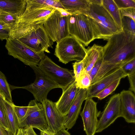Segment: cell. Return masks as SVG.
Masks as SVG:
<instances>
[{
    "label": "cell",
    "instance_id": "ab89813d",
    "mask_svg": "<svg viewBox=\"0 0 135 135\" xmlns=\"http://www.w3.org/2000/svg\"><path fill=\"white\" fill-rule=\"evenodd\" d=\"M0 135H12L11 133L5 129L0 124Z\"/></svg>",
    "mask_w": 135,
    "mask_h": 135
},
{
    "label": "cell",
    "instance_id": "74e56055",
    "mask_svg": "<svg viewBox=\"0 0 135 135\" xmlns=\"http://www.w3.org/2000/svg\"><path fill=\"white\" fill-rule=\"evenodd\" d=\"M130 83L129 90L135 93V72L127 76Z\"/></svg>",
    "mask_w": 135,
    "mask_h": 135
},
{
    "label": "cell",
    "instance_id": "603a6c76",
    "mask_svg": "<svg viewBox=\"0 0 135 135\" xmlns=\"http://www.w3.org/2000/svg\"><path fill=\"white\" fill-rule=\"evenodd\" d=\"M13 104L5 99L4 108L9 131L12 135H16L20 127L18 120L13 109Z\"/></svg>",
    "mask_w": 135,
    "mask_h": 135
},
{
    "label": "cell",
    "instance_id": "83f0119b",
    "mask_svg": "<svg viewBox=\"0 0 135 135\" xmlns=\"http://www.w3.org/2000/svg\"><path fill=\"white\" fill-rule=\"evenodd\" d=\"M121 79L115 80L110 85L98 93L95 97L99 100L104 99L111 94L116 89L119 84Z\"/></svg>",
    "mask_w": 135,
    "mask_h": 135
},
{
    "label": "cell",
    "instance_id": "9a60e30c",
    "mask_svg": "<svg viewBox=\"0 0 135 135\" xmlns=\"http://www.w3.org/2000/svg\"><path fill=\"white\" fill-rule=\"evenodd\" d=\"M119 94L120 117L128 123H135V96L132 91L123 90Z\"/></svg>",
    "mask_w": 135,
    "mask_h": 135
},
{
    "label": "cell",
    "instance_id": "9c48e42d",
    "mask_svg": "<svg viewBox=\"0 0 135 135\" xmlns=\"http://www.w3.org/2000/svg\"><path fill=\"white\" fill-rule=\"evenodd\" d=\"M25 116L19 123L20 128L31 127L46 131L48 124L43 105L35 100H31Z\"/></svg>",
    "mask_w": 135,
    "mask_h": 135
},
{
    "label": "cell",
    "instance_id": "7a4b0ae2",
    "mask_svg": "<svg viewBox=\"0 0 135 135\" xmlns=\"http://www.w3.org/2000/svg\"><path fill=\"white\" fill-rule=\"evenodd\" d=\"M43 23L34 24L21 28L10 34L9 37L18 39L36 52L50 53L49 48H53V42L45 30Z\"/></svg>",
    "mask_w": 135,
    "mask_h": 135
},
{
    "label": "cell",
    "instance_id": "ffe728a7",
    "mask_svg": "<svg viewBox=\"0 0 135 135\" xmlns=\"http://www.w3.org/2000/svg\"><path fill=\"white\" fill-rule=\"evenodd\" d=\"M86 49V54L83 59L84 66L82 74L90 73L95 63L102 57L103 52V47L95 44Z\"/></svg>",
    "mask_w": 135,
    "mask_h": 135
},
{
    "label": "cell",
    "instance_id": "d6986e66",
    "mask_svg": "<svg viewBox=\"0 0 135 135\" xmlns=\"http://www.w3.org/2000/svg\"><path fill=\"white\" fill-rule=\"evenodd\" d=\"M102 62L101 57L96 62L89 74L91 79V84L124 65L104 64L102 63Z\"/></svg>",
    "mask_w": 135,
    "mask_h": 135
},
{
    "label": "cell",
    "instance_id": "30bf717a",
    "mask_svg": "<svg viewBox=\"0 0 135 135\" xmlns=\"http://www.w3.org/2000/svg\"><path fill=\"white\" fill-rule=\"evenodd\" d=\"M43 26L53 42L59 41L70 35L68 29V16H62L57 9L44 22Z\"/></svg>",
    "mask_w": 135,
    "mask_h": 135
},
{
    "label": "cell",
    "instance_id": "e575fe53",
    "mask_svg": "<svg viewBox=\"0 0 135 135\" xmlns=\"http://www.w3.org/2000/svg\"><path fill=\"white\" fill-rule=\"evenodd\" d=\"M10 28L5 23L0 21V40H6L9 37Z\"/></svg>",
    "mask_w": 135,
    "mask_h": 135
},
{
    "label": "cell",
    "instance_id": "8992f818",
    "mask_svg": "<svg viewBox=\"0 0 135 135\" xmlns=\"http://www.w3.org/2000/svg\"><path fill=\"white\" fill-rule=\"evenodd\" d=\"M37 66L45 75L57 84L62 90L75 81L73 72L57 65L46 55Z\"/></svg>",
    "mask_w": 135,
    "mask_h": 135
},
{
    "label": "cell",
    "instance_id": "5b68a950",
    "mask_svg": "<svg viewBox=\"0 0 135 135\" xmlns=\"http://www.w3.org/2000/svg\"><path fill=\"white\" fill-rule=\"evenodd\" d=\"M68 18V29L70 36L76 38L85 46L95 39L92 25L85 15L71 14Z\"/></svg>",
    "mask_w": 135,
    "mask_h": 135
},
{
    "label": "cell",
    "instance_id": "e0dca14e",
    "mask_svg": "<svg viewBox=\"0 0 135 135\" xmlns=\"http://www.w3.org/2000/svg\"><path fill=\"white\" fill-rule=\"evenodd\" d=\"M79 89L75 81L62 90L61 96L57 101L55 102L57 109L62 116H66L67 115L76 98Z\"/></svg>",
    "mask_w": 135,
    "mask_h": 135
},
{
    "label": "cell",
    "instance_id": "4fadbf2b",
    "mask_svg": "<svg viewBox=\"0 0 135 135\" xmlns=\"http://www.w3.org/2000/svg\"><path fill=\"white\" fill-rule=\"evenodd\" d=\"M41 103L43 106L48 124L46 131L54 135L59 130L66 129L64 122L66 116H63L60 114L55 102L47 99Z\"/></svg>",
    "mask_w": 135,
    "mask_h": 135
},
{
    "label": "cell",
    "instance_id": "d4e9b609",
    "mask_svg": "<svg viewBox=\"0 0 135 135\" xmlns=\"http://www.w3.org/2000/svg\"><path fill=\"white\" fill-rule=\"evenodd\" d=\"M102 5L110 14L117 25L122 29L120 10L114 0H102Z\"/></svg>",
    "mask_w": 135,
    "mask_h": 135
},
{
    "label": "cell",
    "instance_id": "bcb514c9",
    "mask_svg": "<svg viewBox=\"0 0 135 135\" xmlns=\"http://www.w3.org/2000/svg\"></svg>",
    "mask_w": 135,
    "mask_h": 135
},
{
    "label": "cell",
    "instance_id": "8d00e7d4",
    "mask_svg": "<svg viewBox=\"0 0 135 135\" xmlns=\"http://www.w3.org/2000/svg\"><path fill=\"white\" fill-rule=\"evenodd\" d=\"M119 10L121 18L123 16H127L135 21V8L121 9Z\"/></svg>",
    "mask_w": 135,
    "mask_h": 135
},
{
    "label": "cell",
    "instance_id": "484cf974",
    "mask_svg": "<svg viewBox=\"0 0 135 135\" xmlns=\"http://www.w3.org/2000/svg\"><path fill=\"white\" fill-rule=\"evenodd\" d=\"M0 93L8 101L13 103L12 99L11 91L4 74L0 71Z\"/></svg>",
    "mask_w": 135,
    "mask_h": 135
},
{
    "label": "cell",
    "instance_id": "cb8c5ba5",
    "mask_svg": "<svg viewBox=\"0 0 135 135\" xmlns=\"http://www.w3.org/2000/svg\"><path fill=\"white\" fill-rule=\"evenodd\" d=\"M48 7L64 9L60 0H27L26 9H36Z\"/></svg>",
    "mask_w": 135,
    "mask_h": 135
},
{
    "label": "cell",
    "instance_id": "ee69618b",
    "mask_svg": "<svg viewBox=\"0 0 135 135\" xmlns=\"http://www.w3.org/2000/svg\"><path fill=\"white\" fill-rule=\"evenodd\" d=\"M89 3L94 4L102 5V0H88Z\"/></svg>",
    "mask_w": 135,
    "mask_h": 135
},
{
    "label": "cell",
    "instance_id": "3957f363",
    "mask_svg": "<svg viewBox=\"0 0 135 135\" xmlns=\"http://www.w3.org/2000/svg\"><path fill=\"white\" fill-rule=\"evenodd\" d=\"M84 14L87 16L92 25L95 39L108 40L123 30L102 5L90 3L89 10Z\"/></svg>",
    "mask_w": 135,
    "mask_h": 135
},
{
    "label": "cell",
    "instance_id": "d590c367",
    "mask_svg": "<svg viewBox=\"0 0 135 135\" xmlns=\"http://www.w3.org/2000/svg\"><path fill=\"white\" fill-rule=\"evenodd\" d=\"M13 106L19 123L21 120L25 115L28 107L18 106L15 105L14 104L13 105Z\"/></svg>",
    "mask_w": 135,
    "mask_h": 135
},
{
    "label": "cell",
    "instance_id": "6da1fadb",
    "mask_svg": "<svg viewBox=\"0 0 135 135\" xmlns=\"http://www.w3.org/2000/svg\"><path fill=\"white\" fill-rule=\"evenodd\" d=\"M107 41L103 47L102 63L123 65L135 58V36L122 30Z\"/></svg>",
    "mask_w": 135,
    "mask_h": 135
},
{
    "label": "cell",
    "instance_id": "7bdbcfd3",
    "mask_svg": "<svg viewBox=\"0 0 135 135\" xmlns=\"http://www.w3.org/2000/svg\"><path fill=\"white\" fill-rule=\"evenodd\" d=\"M16 135H27L25 128H19L17 130Z\"/></svg>",
    "mask_w": 135,
    "mask_h": 135
},
{
    "label": "cell",
    "instance_id": "7c38bea8",
    "mask_svg": "<svg viewBox=\"0 0 135 135\" xmlns=\"http://www.w3.org/2000/svg\"><path fill=\"white\" fill-rule=\"evenodd\" d=\"M120 102L119 94L111 97L102 113L98 120L96 133L102 132L120 117Z\"/></svg>",
    "mask_w": 135,
    "mask_h": 135
},
{
    "label": "cell",
    "instance_id": "52a82bcc",
    "mask_svg": "<svg viewBox=\"0 0 135 135\" xmlns=\"http://www.w3.org/2000/svg\"><path fill=\"white\" fill-rule=\"evenodd\" d=\"M36 75L33 83L27 86L18 87L9 85L11 90L21 88L25 89L33 95L35 100L42 103L47 99L49 92L53 89L60 88L54 81L45 75L37 66H31Z\"/></svg>",
    "mask_w": 135,
    "mask_h": 135
},
{
    "label": "cell",
    "instance_id": "d6a6232c",
    "mask_svg": "<svg viewBox=\"0 0 135 135\" xmlns=\"http://www.w3.org/2000/svg\"><path fill=\"white\" fill-rule=\"evenodd\" d=\"M119 9L135 8V0H114Z\"/></svg>",
    "mask_w": 135,
    "mask_h": 135
},
{
    "label": "cell",
    "instance_id": "1f68e13d",
    "mask_svg": "<svg viewBox=\"0 0 135 135\" xmlns=\"http://www.w3.org/2000/svg\"><path fill=\"white\" fill-rule=\"evenodd\" d=\"M72 64L75 81H76L80 77L83 72L84 66V62L83 60L80 61H76Z\"/></svg>",
    "mask_w": 135,
    "mask_h": 135
},
{
    "label": "cell",
    "instance_id": "f546056e",
    "mask_svg": "<svg viewBox=\"0 0 135 135\" xmlns=\"http://www.w3.org/2000/svg\"><path fill=\"white\" fill-rule=\"evenodd\" d=\"M79 89H87L91 84V79L89 74H84L76 81Z\"/></svg>",
    "mask_w": 135,
    "mask_h": 135
},
{
    "label": "cell",
    "instance_id": "7402d4cb",
    "mask_svg": "<svg viewBox=\"0 0 135 135\" xmlns=\"http://www.w3.org/2000/svg\"><path fill=\"white\" fill-rule=\"evenodd\" d=\"M64 9L71 14H85L89 9L88 0H60Z\"/></svg>",
    "mask_w": 135,
    "mask_h": 135
},
{
    "label": "cell",
    "instance_id": "5bb4252c",
    "mask_svg": "<svg viewBox=\"0 0 135 135\" xmlns=\"http://www.w3.org/2000/svg\"><path fill=\"white\" fill-rule=\"evenodd\" d=\"M85 101L80 115L83 122L84 130L86 135H94L98 120L99 113L97 103L92 98L85 100Z\"/></svg>",
    "mask_w": 135,
    "mask_h": 135
},
{
    "label": "cell",
    "instance_id": "4316f807",
    "mask_svg": "<svg viewBox=\"0 0 135 135\" xmlns=\"http://www.w3.org/2000/svg\"><path fill=\"white\" fill-rule=\"evenodd\" d=\"M121 21L123 31L135 36V21L129 17L123 16L121 18Z\"/></svg>",
    "mask_w": 135,
    "mask_h": 135
},
{
    "label": "cell",
    "instance_id": "ac0fdd59",
    "mask_svg": "<svg viewBox=\"0 0 135 135\" xmlns=\"http://www.w3.org/2000/svg\"><path fill=\"white\" fill-rule=\"evenodd\" d=\"M87 89H79L76 98L66 115L64 126L67 130L74 125L80 113L82 104L86 99Z\"/></svg>",
    "mask_w": 135,
    "mask_h": 135
},
{
    "label": "cell",
    "instance_id": "8fae6325",
    "mask_svg": "<svg viewBox=\"0 0 135 135\" xmlns=\"http://www.w3.org/2000/svg\"><path fill=\"white\" fill-rule=\"evenodd\" d=\"M48 7L36 9L25 10L23 14L17 17L16 22L10 29L9 35L18 29L29 25L43 23L56 10Z\"/></svg>",
    "mask_w": 135,
    "mask_h": 135
},
{
    "label": "cell",
    "instance_id": "60d3db41",
    "mask_svg": "<svg viewBox=\"0 0 135 135\" xmlns=\"http://www.w3.org/2000/svg\"><path fill=\"white\" fill-rule=\"evenodd\" d=\"M54 135H71L65 129H62L59 130Z\"/></svg>",
    "mask_w": 135,
    "mask_h": 135
},
{
    "label": "cell",
    "instance_id": "f35d334b",
    "mask_svg": "<svg viewBox=\"0 0 135 135\" xmlns=\"http://www.w3.org/2000/svg\"><path fill=\"white\" fill-rule=\"evenodd\" d=\"M25 128L27 135H37L31 127L24 128Z\"/></svg>",
    "mask_w": 135,
    "mask_h": 135
},
{
    "label": "cell",
    "instance_id": "f6af8a7d",
    "mask_svg": "<svg viewBox=\"0 0 135 135\" xmlns=\"http://www.w3.org/2000/svg\"><path fill=\"white\" fill-rule=\"evenodd\" d=\"M40 135H54L51 134L46 131H41Z\"/></svg>",
    "mask_w": 135,
    "mask_h": 135
},
{
    "label": "cell",
    "instance_id": "44dd1931",
    "mask_svg": "<svg viewBox=\"0 0 135 135\" xmlns=\"http://www.w3.org/2000/svg\"><path fill=\"white\" fill-rule=\"evenodd\" d=\"M27 0H0V9L18 17L24 12Z\"/></svg>",
    "mask_w": 135,
    "mask_h": 135
},
{
    "label": "cell",
    "instance_id": "f1b7e54d",
    "mask_svg": "<svg viewBox=\"0 0 135 135\" xmlns=\"http://www.w3.org/2000/svg\"><path fill=\"white\" fill-rule=\"evenodd\" d=\"M17 17L0 9V21L5 23L10 29L16 22Z\"/></svg>",
    "mask_w": 135,
    "mask_h": 135
},
{
    "label": "cell",
    "instance_id": "ba28073f",
    "mask_svg": "<svg viewBox=\"0 0 135 135\" xmlns=\"http://www.w3.org/2000/svg\"><path fill=\"white\" fill-rule=\"evenodd\" d=\"M6 40L5 47L8 54L30 67L37 66L45 55L44 52L41 53L35 52L24 45L17 39L9 37Z\"/></svg>",
    "mask_w": 135,
    "mask_h": 135
},
{
    "label": "cell",
    "instance_id": "277c9868",
    "mask_svg": "<svg viewBox=\"0 0 135 135\" xmlns=\"http://www.w3.org/2000/svg\"><path fill=\"white\" fill-rule=\"evenodd\" d=\"M87 49L74 37L69 35L56 42L54 55L65 64L70 61H80L85 57Z\"/></svg>",
    "mask_w": 135,
    "mask_h": 135
},
{
    "label": "cell",
    "instance_id": "b9f144b4",
    "mask_svg": "<svg viewBox=\"0 0 135 135\" xmlns=\"http://www.w3.org/2000/svg\"><path fill=\"white\" fill-rule=\"evenodd\" d=\"M56 8L60 12L62 16H68L69 15L71 14L66 11L64 9L59 8Z\"/></svg>",
    "mask_w": 135,
    "mask_h": 135
},
{
    "label": "cell",
    "instance_id": "2e32d148",
    "mask_svg": "<svg viewBox=\"0 0 135 135\" xmlns=\"http://www.w3.org/2000/svg\"><path fill=\"white\" fill-rule=\"evenodd\" d=\"M127 76L121 67L115 69L90 85L87 89L86 99L95 97L98 93L115 80Z\"/></svg>",
    "mask_w": 135,
    "mask_h": 135
},
{
    "label": "cell",
    "instance_id": "4dcf8cb0",
    "mask_svg": "<svg viewBox=\"0 0 135 135\" xmlns=\"http://www.w3.org/2000/svg\"><path fill=\"white\" fill-rule=\"evenodd\" d=\"M5 99L4 97L0 93V124L5 129L9 131L4 108Z\"/></svg>",
    "mask_w": 135,
    "mask_h": 135
},
{
    "label": "cell",
    "instance_id": "836d02e7",
    "mask_svg": "<svg viewBox=\"0 0 135 135\" xmlns=\"http://www.w3.org/2000/svg\"><path fill=\"white\" fill-rule=\"evenodd\" d=\"M121 68L127 76L135 72V58L126 63Z\"/></svg>",
    "mask_w": 135,
    "mask_h": 135
}]
</instances>
